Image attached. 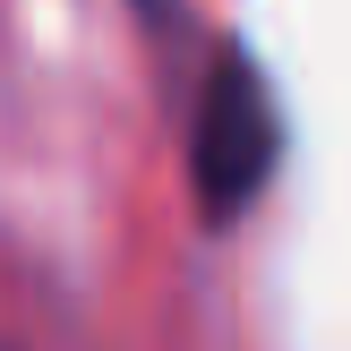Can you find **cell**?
<instances>
[{"mask_svg":"<svg viewBox=\"0 0 351 351\" xmlns=\"http://www.w3.org/2000/svg\"><path fill=\"white\" fill-rule=\"evenodd\" d=\"M137 17H146L163 86H171V103H180V154H189L197 223L206 232H232L274 189V163H283L274 86H266V69H257V51L232 43V34H215L189 0H137Z\"/></svg>","mask_w":351,"mask_h":351,"instance_id":"6da1fadb","label":"cell"}]
</instances>
